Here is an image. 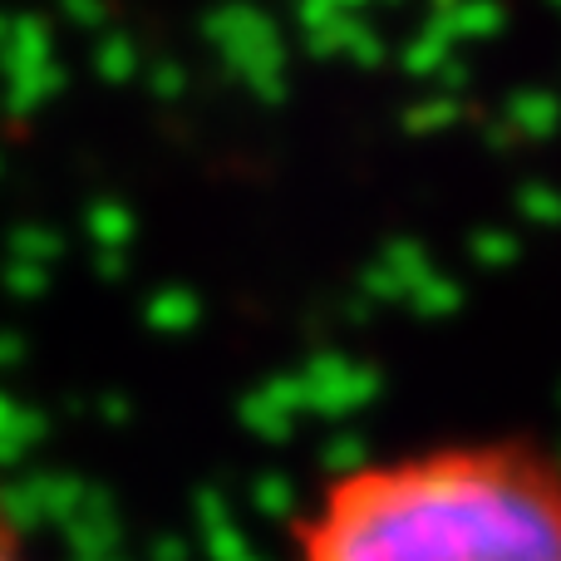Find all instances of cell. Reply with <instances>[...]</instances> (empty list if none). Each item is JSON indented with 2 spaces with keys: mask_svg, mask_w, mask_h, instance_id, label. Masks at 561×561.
Instances as JSON below:
<instances>
[{
  "mask_svg": "<svg viewBox=\"0 0 561 561\" xmlns=\"http://www.w3.org/2000/svg\"><path fill=\"white\" fill-rule=\"evenodd\" d=\"M296 561H561V458L537 438H458L365 458L296 517Z\"/></svg>",
  "mask_w": 561,
  "mask_h": 561,
  "instance_id": "1",
  "label": "cell"
},
{
  "mask_svg": "<svg viewBox=\"0 0 561 561\" xmlns=\"http://www.w3.org/2000/svg\"><path fill=\"white\" fill-rule=\"evenodd\" d=\"M0 561H35L30 537H25V523H20L15 503L5 497V488H0Z\"/></svg>",
  "mask_w": 561,
  "mask_h": 561,
  "instance_id": "2",
  "label": "cell"
}]
</instances>
